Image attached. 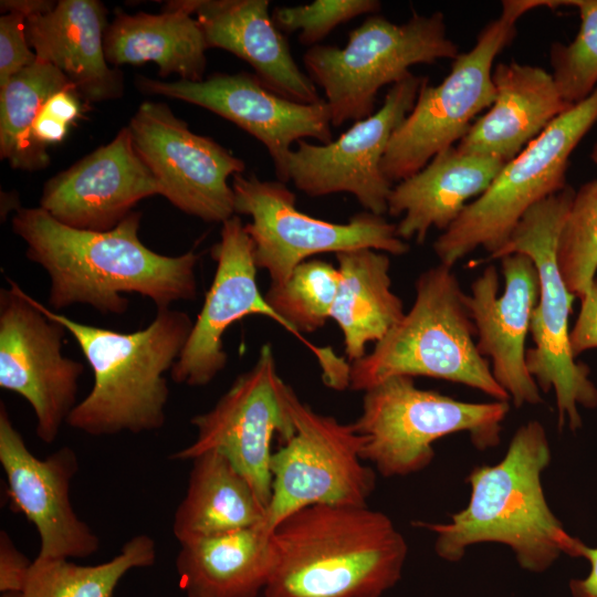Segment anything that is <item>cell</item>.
I'll list each match as a JSON object with an SVG mask.
<instances>
[{"label":"cell","mask_w":597,"mask_h":597,"mask_svg":"<svg viewBox=\"0 0 597 597\" xmlns=\"http://www.w3.org/2000/svg\"><path fill=\"white\" fill-rule=\"evenodd\" d=\"M287 388L276 371L272 346L264 344L253 367L238 376L213 408L190 420L196 439L171 459L191 461L202 452L217 451L248 480L266 509L272 491V438L277 433L286 442L295 432Z\"/></svg>","instance_id":"obj_13"},{"label":"cell","mask_w":597,"mask_h":597,"mask_svg":"<svg viewBox=\"0 0 597 597\" xmlns=\"http://www.w3.org/2000/svg\"><path fill=\"white\" fill-rule=\"evenodd\" d=\"M191 462L187 492L172 521V533L179 543L264 521L265 506L223 455L206 451Z\"/></svg>","instance_id":"obj_29"},{"label":"cell","mask_w":597,"mask_h":597,"mask_svg":"<svg viewBox=\"0 0 597 597\" xmlns=\"http://www.w3.org/2000/svg\"><path fill=\"white\" fill-rule=\"evenodd\" d=\"M295 432L272 453V491L262 524L269 531L292 513L316 504L365 506L376 472L362 461L364 439L353 423L314 411L289 386Z\"/></svg>","instance_id":"obj_11"},{"label":"cell","mask_w":597,"mask_h":597,"mask_svg":"<svg viewBox=\"0 0 597 597\" xmlns=\"http://www.w3.org/2000/svg\"><path fill=\"white\" fill-rule=\"evenodd\" d=\"M415 289V302L401 321L369 354L349 364L348 388L366 391L395 376H421L509 401L489 359L478 349L467 294L452 268L439 263L423 271Z\"/></svg>","instance_id":"obj_5"},{"label":"cell","mask_w":597,"mask_h":597,"mask_svg":"<svg viewBox=\"0 0 597 597\" xmlns=\"http://www.w3.org/2000/svg\"><path fill=\"white\" fill-rule=\"evenodd\" d=\"M191 6L208 50L222 49L245 61L266 88L287 100L304 104L322 100L294 61L269 0H191Z\"/></svg>","instance_id":"obj_22"},{"label":"cell","mask_w":597,"mask_h":597,"mask_svg":"<svg viewBox=\"0 0 597 597\" xmlns=\"http://www.w3.org/2000/svg\"><path fill=\"white\" fill-rule=\"evenodd\" d=\"M596 122L597 87L556 117L465 206L433 243L440 263L452 268L478 248L496 253L531 207L567 186L569 156Z\"/></svg>","instance_id":"obj_10"},{"label":"cell","mask_w":597,"mask_h":597,"mask_svg":"<svg viewBox=\"0 0 597 597\" xmlns=\"http://www.w3.org/2000/svg\"><path fill=\"white\" fill-rule=\"evenodd\" d=\"M551 459L543 425L537 420L522 425L500 462L471 470L467 478L471 494L463 510L446 523H417L436 534V554L458 562L474 544L499 543L532 573L547 570L565 554L582 557L586 544L567 533L545 498L542 474Z\"/></svg>","instance_id":"obj_2"},{"label":"cell","mask_w":597,"mask_h":597,"mask_svg":"<svg viewBox=\"0 0 597 597\" xmlns=\"http://www.w3.org/2000/svg\"><path fill=\"white\" fill-rule=\"evenodd\" d=\"M341 280L331 318L341 328L352 362L366 355V344L383 339L404 317V304L391 290L387 253L360 248L335 254Z\"/></svg>","instance_id":"obj_28"},{"label":"cell","mask_w":597,"mask_h":597,"mask_svg":"<svg viewBox=\"0 0 597 597\" xmlns=\"http://www.w3.org/2000/svg\"><path fill=\"white\" fill-rule=\"evenodd\" d=\"M156 556V543L146 534L132 537L117 555L97 565L36 556L22 594L23 597H112L129 570L153 566Z\"/></svg>","instance_id":"obj_32"},{"label":"cell","mask_w":597,"mask_h":597,"mask_svg":"<svg viewBox=\"0 0 597 597\" xmlns=\"http://www.w3.org/2000/svg\"><path fill=\"white\" fill-rule=\"evenodd\" d=\"M140 219L133 211L112 230H80L36 207L19 208L11 226L27 244V258L48 273L54 310L86 304L122 315L129 307L126 293L151 300L157 310L193 300L199 254L169 256L150 250L139 239Z\"/></svg>","instance_id":"obj_1"},{"label":"cell","mask_w":597,"mask_h":597,"mask_svg":"<svg viewBox=\"0 0 597 597\" xmlns=\"http://www.w3.org/2000/svg\"><path fill=\"white\" fill-rule=\"evenodd\" d=\"M0 463L8 482L12 509L34 524L38 557L85 558L97 552L100 538L72 507L70 485L78 459L62 447L44 459L36 458L13 426L6 406H0Z\"/></svg>","instance_id":"obj_18"},{"label":"cell","mask_w":597,"mask_h":597,"mask_svg":"<svg viewBox=\"0 0 597 597\" xmlns=\"http://www.w3.org/2000/svg\"><path fill=\"white\" fill-rule=\"evenodd\" d=\"M32 301L74 337L93 371L92 389L71 411L70 427L101 437L155 431L165 425L169 397L165 373L171 370L191 331L187 313L160 308L147 327L124 333L80 323Z\"/></svg>","instance_id":"obj_4"},{"label":"cell","mask_w":597,"mask_h":597,"mask_svg":"<svg viewBox=\"0 0 597 597\" xmlns=\"http://www.w3.org/2000/svg\"><path fill=\"white\" fill-rule=\"evenodd\" d=\"M179 544L176 568L187 597H258L276 561L272 532L262 523Z\"/></svg>","instance_id":"obj_27"},{"label":"cell","mask_w":597,"mask_h":597,"mask_svg":"<svg viewBox=\"0 0 597 597\" xmlns=\"http://www.w3.org/2000/svg\"><path fill=\"white\" fill-rule=\"evenodd\" d=\"M69 124L41 108L32 125V137L38 145L46 148L48 145L62 142L69 133Z\"/></svg>","instance_id":"obj_40"},{"label":"cell","mask_w":597,"mask_h":597,"mask_svg":"<svg viewBox=\"0 0 597 597\" xmlns=\"http://www.w3.org/2000/svg\"><path fill=\"white\" fill-rule=\"evenodd\" d=\"M25 20L19 10L3 12L0 18V84L36 60L27 39Z\"/></svg>","instance_id":"obj_36"},{"label":"cell","mask_w":597,"mask_h":597,"mask_svg":"<svg viewBox=\"0 0 597 597\" xmlns=\"http://www.w3.org/2000/svg\"><path fill=\"white\" fill-rule=\"evenodd\" d=\"M107 10L97 0H60L27 17L25 33L36 59L51 63L85 103L123 95L122 72L111 67L105 50Z\"/></svg>","instance_id":"obj_23"},{"label":"cell","mask_w":597,"mask_h":597,"mask_svg":"<svg viewBox=\"0 0 597 597\" xmlns=\"http://www.w3.org/2000/svg\"><path fill=\"white\" fill-rule=\"evenodd\" d=\"M556 259L567 289L582 298L597 272V179L575 192L559 232Z\"/></svg>","instance_id":"obj_33"},{"label":"cell","mask_w":597,"mask_h":597,"mask_svg":"<svg viewBox=\"0 0 597 597\" xmlns=\"http://www.w3.org/2000/svg\"><path fill=\"white\" fill-rule=\"evenodd\" d=\"M1 597H23V594L21 591H7L1 593Z\"/></svg>","instance_id":"obj_42"},{"label":"cell","mask_w":597,"mask_h":597,"mask_svg":"<svg viewBox=\"0 0 597 597\" xmlns=\"http://www.w3.org/2000/svg\"><path fill=\"white\" fill-rule=\"evenodd\" d=\"M128 128L137 154L160 187V196L206 222L222 223L235 214L228 179L243 174L242 159L212 138L191 132L165 103H142Z\"/></svg>","instance_id":"obj_14"},{"label":"cell","mask_w":597,"mask_h":597,"mask_svg":"<svg viewBox=\"0 0 597 597\" xmlns=\"http://www.w3.org/2000/svg\"><path fill=\"white\" fill-rule=\"evenodd\" d=\"M193 15L191 0L169 1L159 13H126L116 9L104 36L109 65L154 62L158 74L180 80H203L208 50L202 29Z\"/></svg>","instance_id":"obj_26"},{"label":"cell","mask_w":597,"mask_h":597,"mask_svg":"<svg viewBox=\"0 0 597 597\" xmlns=\"http://www.w3.org/2000/svg\"><path fill=\"white\" fill-rule=\"evenodd\" d=\"M362 412L353 422L363 439L362 459L385 478L426 469L433 443L465 432L481 451L496 447L509 401L469 402L418 388L412 377L395 376L364 391Z\"/></svg>","instance_id":"obj_7"},{"label":"cell","mask_w":597,"mask_h":597,"mask_svg":"<svg viewBox=\"0 0 597 597\" xmlns=\"http://www.w3.org/2000/svg\"><path fill=\"white\" fill-rule=\"evenodd\" d=\"M211 253L217 264L211 286L170 370L175 383L190 387L210 384L224 369L223 335L233 323L261 315L289 331L259 291L253 243L237 214L222 222L220 241Z\"/></svg>","instance_id":"obj_19"},{"label":"cell","mask_w":597,"mask_h":597,"mask_svg":"<svg viewBox=\"0 0 597 597\" xmlns=\"http://www.w3.org/2000/svg\"><path fill=\"white\" fill-rule=\"evenodd\" d=\"M341 280L338 268L322 261L306 260L298 264L281 285H270L264 297L289 326V333L300 338L318 357L325 380L335 379L345 362L334 353L308 343L302 333H313L331 318Z\"/></svg>","instance_id":"obj_31"},{"label":"cell","mask_w":597,"mask_h":597,"mask_svg":"<svg viewBox=\"0 0 597 597\" xmlns=\"http://www.w3.org/2000/svg\"><path fill=\"white\" fill-rule=\"evenodd\" d=\"M459 54L447 35L442 12L413 13L404 23L375 13L348 33L345 46H311L303 63L313 83L323 88L332 126L337 127L370 116L379 90L405 80L411 66Z\"/></svg>","instance_id":"obj_8"},{"label":"cell","mask_w":597,"mask_h":597,"mask_svg":"<svg viewBox=\"0 0 597 597\" xmlns=\"http://www.w3.org/2000/svg\"><path fill=\"white\" fill-rule=\"evenodd\" d=\"M65 88L75 90L59 69L39 59L0 84V157L12 168L36 171L50 165L32 125L44 103Z\"/></svg>","instance_id":"obj_30"},{"label":"cell","mask_w":597,"mask_h":597,"mask_svg":"<svg viewBox=\"0 0 597 597\" xmlns=\"http://www.w3.org/2000/svg\"><path fill=\"white\" fill-rule=\"evenodd\" d=\"M575 192L567 185L531 207L505 244L490 256L522 253L536 266L540 293L530 328L534 346L526 350V365L541 391H554L559 428L567 425L572 431L582 427L579 406L597 407L589 367L576 362L570 348L568 322L576 296L567 289L556 259L559 232Z\"/></svg>","instance_id":"obj_6"},{"label":"cell","mask_w":597,"mask_h":597,"mask_svg":"<svg viewBox=\"0 0 597 597\" xmlns=\"http://www.w3.org/2000/svg\"><path fill=\"white\" fill-rule=\"evenodd\" d=\"M504 165L499 159L463 154L457 146L438 153L390 191L387 213L404 214L396 224L398 237L422 243L432 228L447 230L468 201L489 188Z\"/></svg>","instance_id":"obj_25"},{"label":"cell","mask_w":597,"mask_h":597,"mask_svg":"<svg viewBox=\"0 0 597 597\" xmlns=\"http://www.w3.org/2000/svg\"><path fill=\"white\" fill-rule=\"evenodd\" d=\"M32 562L14 546L7 532L0 533V591H23Z\"/></svg>","instance_id":"obj_38"},{"label":"cell","mask_w":597,"mask_h":597,"mask_svg":"<svg viewBox=\"0 0 597 597\" xmlns=\"http://www.w3.org/2000/svg\"><path fill=\"white\" fill-rule=\"evenodd\" d=\"M8 283L0 290V387L29 402L38 438L51 444L76 406L84 366L62 354L65 327Z\"/></svg>","instance_id":"obj_15"},{"label":"cell","mask_w":597,"mask_h":597,"mask_svg":"<svg viewBox=\"0 0 597 597\" xmlns=\"http://www.w3.org/2000/svg\"><path fill=\"white\" fill-rule=\"evenodd\" d=\"M591 160L597 164V142L595 143L593 150L590 153Z\"/></svg>","instance_id":"obj_43"},{"label":"cell","mask_w":597,"mask_h":597,"mask_svg":"<svg viewBox=\"0 0 597 597\" xmlns=\"http://www.w3.org/2000/svg\"><path fill=\"white\" fill-rule=\"evenodd\" d=\"M135 84L144 94L195 104L249 133L268 149L276 178L283 184L289 182L286 163L293 143L306 137L322 144L333 140L325 100L312 104L287 100L248 72L214 73L198 82H165L138 75Z\"/></svg>","instance_id":"obj_17"},{"label":"cell","mask_w":597,"mask_h":597,"mask_svg":"<svg viewBox=\"0 0 597 597\" xmlns=\"http://www.w3.org/2000/svg\"><path fill=\"white\" fill-rule=\"evenodd\" d=\"M276 561L264 597H380L400 579L408 545L365 506L316 504L272 531Z\"/></svg>","instance_id":"obj_3"},{"label":"cell","mask_w":597,"mask_h":597,"mask_svg":"<svg viewBox=\"0 0 597 597\" xmlns=\"http://www.w3.org/2000/svg\"><path fill=\"white\" fill-rule=\"evenodd\" d=\"M154 195H160V187L137 154L127 126L111 143L49 179L39 207L67 227L108 231Z\"/></svg>","instance_id":"obj_21"},{"label":"cell","mask_w":597,"mask_h":597,"mask_svg":"<svg viewBox=\"0 0 597 597\" xmlns=\"http://www.w3.org/2000/svg\"><path fill=\"white\" fill-rule=\"evenodd\" d=\"M82 98L75 90L65 88L54 93L42 106L53 117L71 125L83 115Z\"/></svg>","instance_id":"obj_39"},{"label":"cell","mask_w":597,"mask_h":597,"mask_svg":"<svg viewBox=\"0 0 597 597\" xmlns=\"http://www.w3.org/2000/svg\"><path fill=\"white\" fill-rule=\"evenodd\" d=\"M540 7H549V1H503L501 14L480 31L469 52L453 60L440 84L430 85L425 78L415 106L391 135L381 161L391 184L415 175L438 153L453 146L474 117L493 104L494 60L515 38L516 21Z\"/></svg>","instance_id":"obj_9"},{"label":"cell","mask_w":597,"mask_h":597,"mask_svg":"<svg viewBox=\"0 0 597 597\" xmlns=\"http://www.w3.org/2000/svg\"><path fill=\"white\" fill-rule=\"evenodd\" d=\"M582 557L587 559L590 570L584 578L569 582V590L573 597H597V547L584 546Z\"/></svg>","instance_id":"obj_41"},{"label":"cell","mask_w":597,"mask_h":597,"mask_svg":"<svg viewBox=\"0 0 597 597\" xmlns=\"http://www.w3.org/2000/svg\"><path fill=\"white\" fill-rule=\"evenodd\" d=\"M495 98L458 142V150L509 163L573 105L562 97L552 73L515 61L498 63Z\"/></svg>","instance_id":"obj_24"},{"label":"cell","mask_w":597,"mask_h":597,"mask_svg":"<svg viewBox=\"0 0 597 597\" xmlns=\"http://www.w3.org/2000/svg\"><path fill=\"white\" fill-rule=\"evenodd\" d=\"M569 343L575 357L597 348V276L580 298V310L569 333Z\"/></svg>","instance_id":"obj_37"},{"label":"cell","mask_w":597,"mask_h":597,"mask_svg":"<svg viewBox=\"0 0 597 597\" xmlns=\"http://www.w3.org/2000/svg\"><path fill=\"white\" fill-rule=\"evenodd\" d=\"M380 7L377 0H315L307 4L277 7L272 18L282 32L298 31L300 42L314 46L337 25L362 14H375Z\"/></svg>","instance_id":"obj_35"},{"label":"cell","mask_w":597,"mask_h":597,"mask_svg":"<svg viewBox=\"0 0 597 597\" xmlns=\"http://www.w3.org/2000/svg\"><path fill=\"white\" fill-rule=\"evenodd\" d=\"M235 214L250 216L244 224L253 243L258 269H264L272 285L283 284L307 258L369 248L402 255L409 245L384 216L363 211L346 223H335L301 212L286 184L261 180L255 175L232 177Z\"/></svg>","instance_id":"obj_12"},{"label":"cell","mask_w":597,"mask_h":597,"mask_svg":"<svg viewBox=\"0 0 597 597\" xmlns=\"http://www.w3.org/2000/svg\"><path fill=\"white\" fill-rule=\"evenodd\" d=\"M426 77L410 74L388 90L379 109L354 122L338 138L302 139L287 157L289 181L310 197L352 193L365 211L384 216L392 184L381 170L391 135L415 106Z\"/></svg>","instance_id":"obj_16"},{"label":"cell","mask_w":597,"mask_h":597,"mask_svg":"<svg viewBox=\"0 0 597 597\" xmlns=\"http://www.w3.org/2000/svg\"><path fill=\"white\" fill-rule=\"evenodd\" d=\"M501 260L504 291L499 295L498 269L490 264L471 284L467 307L475 327L476 346L489 358L496 383L513 406L538 405L541 389L526 365V336L538 300L540 281L534 262L513 253Z\"/></svg>","instance_id":"obj_20"},{"label":"cell","mask_w":597,"mask_h":597,"mask_svg":"<svg viewBox=\"0 0 597 597\" xmlns=\"http://www.w3.org/2000/svg\"><path fill=\"white\" fill-rule=\"evenodd\" d=\"M561 6L578 9L580 27L570 43L552 45V76L564 101L575 105L597 87V0L561 1Z\"/></svg>","instance_id":"obj_34"}]
</instances>
